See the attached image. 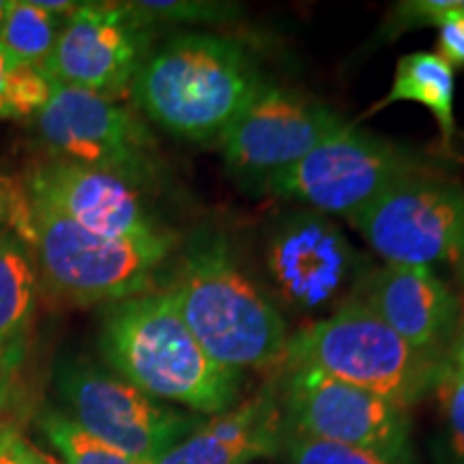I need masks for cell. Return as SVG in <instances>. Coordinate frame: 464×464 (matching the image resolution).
<instances>
[{
	"instance_id": "1",
	"label": "cell",
	"mask_w": 464,
	"mask_h": 464,
	"mask_svg": "<svg viewBox=\"0 0 464 464\" xmlns=\"http://www.w3.org/2000/svg\"><path fill=\"white\" fill-rule=\"evenodd\" d=\"M100 344L121 379L164 404L218 415L239 400L241 372L208 357L168 290H147L110 304Z\"/></svg>"
},
{
	"instance_id": "2",
	"label": "cell",
	"mask_w": 464,
	"mask_h": 464,
	"mask_svg": "<svg viewBox=\"0 0 464 464\" xmlns=\"http://www.w3.org/2000/svg\"><path fill=\"white\" fill-rule=\"evenodd\" d=\"M166 290L189 332L218 363L235 372L282 370L288 324L241 269L222 232L196 235Z\"/></svg>"
},
{
	"instance_id": "3",
	"label": "cell",
	"mask_w": 464,
	"mask_h": 464,
	"mask_svg": "<svg viewBox=\"0 0 464 464\" xmlns=\"http://www.w3.org/2000/svg\"><path fill=\"white\" fill-rule=\"evenodd\" d=\"M263 84L256 61L241 42L216 33H183L144 58L130 92L166 131L218 142Z\"/></svg>"
},
{
	"instance_id": "4",
	"label": "cell",
	"mask_w": 464,
	"mask_h": 464,
	"mask_svg": "<svg viewBox=\"0 0 464 464\" xmlns=\"http://www.w3.org/2000/svg\"><path fill=\"white\" fill-rule=\"evenodd\" d=\"M443 362L417 351L353 301L290 334L282 368L318 370L409 411L432 392Z\"/></svg>"
},
{
	"instance_id": "5",
	"label": "cell",
	"mask_w": 464,
	"mask_h": 464,
	"mask_svg": "<svg viewBox=\"0 0 464 464\" xmlns=\"http://www.w3.org/2000/svg\"><path fill=\"white\" fill-rule=\"evenodd\" d=\"M28 205L31 247L45 288L73 305L116 304L147 293L179 243L174 232L138 241L110 239L73 224L42 202L28 198Z\"/></svg>"
},
{
	"instance_id": "6",
	"label": "cell",
	"mask_w": 464,
	"mask_h": 464,
	"mask_svg": "<svg viewBox=\"0 0 464 464\" xmlns=\"http://www.w3.org/2000/svg\"><path fill=\"white\" fill-rule=\"evenodd\" d=\"M432 170L413 150L346 123L265 191L323 216L355 218L382 194L415 174Z\"/></svg>"
},
{
	"instance_id": "7",
	"label": "cell",
	"mask_w": 464,
	"mask_h": 464,
	"mask_svg": "<svg viewBox=\"0 0 464 464\" xmlns=\"http://www.w3.org/2000/svg\"><path fill=\"white\" fill-rule=\"evenodd\" d=\"M265 271L282 304L310 316H329L357 301L372 274L332 218L304 207L284 213L269 230Z\"/></svg>"
},
{
	"instance_id": "8",
	"label": "cell",
	"mask_w": 464,
	"mask_h": 464,
	"mask_svg": "<svg viewBox=\"0 0 464 464\" xmlns=\"http://www.w3.org/2000/svg\"><path fill=\"white\" fill-rule=\"evenodd\" d=\"M50 158L147 183L158 172V142L131 110L97 92L50 78V97L34 114Z\"/></svg>"
},
{
	"instance_id": "9",
	"label": "cell",
	"mask_w": 464,
	"mask_h": 464,
	"mask_svg": "<svg viewBox=\"0 0 464 464\" xmlns=\"http://www.w3.org/2000/svg\"><path fill=\"white\" fill-rule=\"evenodd\" d=\"M387 265L464 277V188L434 170L415 174L348 219Z\"/></svg>"
},
{
	"instance_id": "10",
	"label": "cell",
	"mask_w": 464,
	"mask_h": 464,
	"mask_svg": "<svg viewBox=\"0 0 464 464\" xmlns=\"http://www.w3.org/2000/svg\"><path fill=\"white\" fill-rule=\"evenodd\" d=\"M280 387L290 430L411 462V415L402 406L312 368H282Z\"/></svg>"
},
{
	"instance_id": "11",
	"label": "cell",
	"mask_w": 464,
	"mask_h": 464,
	"mask_svg": "<svg viewBox=\"0 0 464 464\" xmlns=\"http://www.w3.org/2000/svg\"><path fill=\"white\" fill-rule=\"evenodd\" d=\"M58 390L84 432L142 464L158 460L200 423L89 363L63 365Z\"/></svg>"
},
{
	"instance_id": "12",
	"label": "cell",
	"mask_w": 464,
	"mask_h": 464,
	"mask_svg": "<svg viewBox=\"0 0 464 464\" xmlns=\"http://www.w3.org/2000/svg\"><path fill=\"white\" fill-rule=\"evenodd\" d=\"M346 121L323 102L265 82L249 106L218 138L226 168L265 189Z\"/></svg>"
},
{
	"instance_id": "13",
	"label": "cell",
	"mask_w": 464,
	"mask_h": 464,
	"mask_svg": "<svg viewBox=\"0 0 464 464\" xmlns=\"http://www.w3.org/2000/svg\"><path fill=\"white\" fill-rule=\"evenodd\" d=\"M150 24L131 3H80L42 72L119 102L144 63Z\"/></svg>"
},
{
	"instance_id": "14",
	"label": "cell",
	"mask_w": 464,
	"mask_h": 464,
	"mask_svg": "<svg viewBox=\"0 0 464 464\" xmlns=\"http://www.w3.org/2000/svg\"><path fill=\"white\" fill-rule=\"evenodd\" d=\"M24 191L73 224L110 239H153L164 235L125 179L92 168L45 160L26 174Z\"/></svg>"
},
{
	"instance_id": "15",
	"label": "cell",
	"mask_w": 464,
	"mask_h": 464,
	"mask_svg": "<svg viewBox=\"0 0 464 464\" xmlns=\"http://www.w3.org/2000/svg\"><path fill=\"white\" fill-rule=\"evenodd\" d=\"M357 301L417 351L434 359L450 357L460 297L437 271L409 265L372 269Z\"/></svg>"
},
{
	"instance_id": "16",
	"label": "cell",
	"mask_w": 464,
	"mask_h": 464,
	"mask_svg": "<svg viewBox=\"0 0 464 464\" xmlns=\"http://www.w3.org/2000/svg\"><path fill=\"white\" fill-rule=\"evenodd\" d=\"M274 385L211 415L150 464H252L282 450L284 411Z\"/></svg>"
},
{
	"instance_id": "17",
	"label": "cell",
	"mask_w": 464,
	"mask_h": 464,
	"mask_svg": "<svg viewBox=\"0 0 464 464\" xmlns=\"http://www.w3.org/2000/svg\"><path fill=\"white\" fill-rule=\"evenodd\" d=\"M456 72L437 52H413L396 63L392 89L365 114L382 112L393 103H420L437 121L440 144L451 150L456 136ZM363 114V116H365Z\"/></svg>"
},
{
	"instance_id": "18",
	"label": "cell",
	"mask_w": 464,
	"mask_h": 464,
	"mask_svg": "<svg viewBox=\"0 0 464 464\" xmlns=\"http://www.w3.org/2000/svg\"><path fill=\"white\" fill-rule=\"evenodd\" d=\"M37 269L31 246L0 224V346L26 335L34 310Z\"/></svg>"
},
{
	"instance_id": "19",
	"label": "cell",
	"mask_w": 464,
	"mask_h": 464,
	"mask_svg": "<svg viewBox=\"0 0 464 464\" xmlns=\"http://www.w3.org/2000/svg\"><path fill=\"white\" fill-rule=\"evenodd\" d=\"M65 22L48 14L34 0H9L0 28V45L15 65L42 69L58 42Z\"/></svg>"
},
{
	"instance_id": "20",
	"label": "cell",
	"mask_w": 464,
	"mask_h": 464,
	"mask_svg": "<svg viewBox=\"0 0 464 464\" xmlns=\"http://www.w3.org/2000/svg\"><path fill=\"white\" fill-rule=\"evenodd\" d=\"M42 430L65 464H142L91 437L72 417L58 411H48L42 417Z\"/></svg>"
},
{
	"instance_id": "21",
	"label": "cell",
	"mask_w": 464,
	"mask_h": 464,
	"mask_svg": "<svg viewBox=\"0 0 464 464\" xmlns=\"http://www.w3.org/2000/svg\"><path fill=\"white\" fill-rule=\"evenodd\" d=\"M50 78L37 67L15 65L0 45V119H26L45 106Z\"/></svg>"
},
{
	"instance_id": "22",
	"label": "cell",
	"mask_w": 464,
	"mask_h": 464,
	"mask_svg": "<svg viewBox=\"0 0 464 464\" xmlns=\"http://www.w3.org/2000/svg\"><path fill=\"white\" fill-rule=\"evenodd\" d=\"M150 26L166 24H228L241 14V5L216 0H142L131 3Z\"/></svg>"
},
{
	"instance_id": "23",
	"label": "cell",
	"mask_w": 464,
	"mask_h": 464,
	"mask_svg": "<svg viewBox=\"0 0 464 464\" xmlns=\"http://www.w3.org/2000/svg\"><path fill=\"white\" fill-rule=\"evenodd\" d=\"M282 450L286 464H393L372 451L305 437L286 426H284Z\"/></svg>"
},
{
	"instance_id": "24",
	"label": "cell",
	"mask_w": 464,
	"mask_h": 464,
	"mask_svg": "<svg viewBox=\"0 0 464 464\" xmlns=\"http://www.w3.org/2000/svg\"><path fill=\"white\" fill-rule=\"evenodd\" d=\"M432 392L439 400L450 454L458 464H464V372L451 355L440 365Z\"/></svg>"
},
{
	"instance_id": "25",
	"label": "cell",
	"mask_w": 464,
	"mask_h": 464,
	"mask_svg": "<svg viewBox=\"0 0 464 464\" xmlns=\"http://www.w3.org/2000/svg\"><path fill=\"white\" fill-rule=\"evenodd\" d=\"M464 7V0H404L398 3L382 22V37L387 42L417 28L439 26L440 20L451 11Z\"/></svg>"
},
{
	"instance_id": "26",
	"label": "cell",
	"mask_w": 464,
	"mask_h": 464,
	"mask_svg": "<svg viewBox=\"0 0 464 464\" xmlns=\"http://www.w3.org/2000/svg\"><path fill=\"white\" fill-rule=\"evenodd\" d=\"M0 224L9 226L17 237H22L31 246L33 224L26 191L7 179H0Z\"/></svg>"
},
{
	"instance_id": "27",
	"label": "cell",
	"mask_w": 464,
	"mask_h": 464,
	"mask_svg": "<svg viewBox=\"0 0 464 464\" xmlns=\"http://www.w3.org/2000/svg\"><path fill=\"white\" fill-rule=\"evenodd\" d=\"M26 359V335L7 342L0 346V417L14 398L17 376L22 372V365ZM3 430V428H0Z\"/></svg>"
},
{
	"instance_id": "28",
	"label": "cell",
	"mask_w": 464,
	"mask_h": 464,
	"mask_svg": "<svg viewBox=\"0 0 464 464\" xmlns=\"http://www.w3.org/2000/svg\"><path fill=\"white\" fill-rule=\"evenodd\" d=\"M437 54L450 67H464V7L451 11L440 20Z\"/></svg>"
},
{
	"instance_id": "29",
	"label": "cell",
	"mask_w": 464,
	"mask_h": 464,
	"mask_svg": "<svg viewBox=\"0 0 464 464\" xmlns=\"http://www.w3.org/2000/svg\"><path fill=\"white\" fill-rule=\"evenodd\" d=\"M0 464H52L17 430H0Z\"/></svg>"
},
{
	"instance_id": "30",
	"label": "cell",
	"mask_w": 464,
	"mask_h": 464,
	"mask_svg": "<svg viewBox=\"0 0 464 464\" xmlns=\"http://www.w3.org/2000/svg\"><path fill=\"white\" fill-rule=\"evenodd\" d=\"M460 318H458V329H456V338L454 344H451V359H454L458 368L464 372V277H460Z\"/></svg>"
},
{
	"instance_id": "31",
	"label": "cell",
	"mask_w": 464,
	"mask_h": 464,
	"mask_svg": "<svg viewBox=\"0 0 464 464\" xmlns=\"http://www.w3.org/2000/svg\"><path fill=\"white\" fill-rule=\"evenodd\" d=\"M7 9H9L7 0H0V28H3V22H5V15H7Z\"/></svg>"
}]
</instances>
